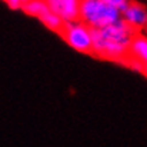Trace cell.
<instances>
[{"mask_svg": "<svg viewBox=\"0 0 147 147\" xmlns=\"http://www.w3.org/2000/svg\"><path fill=\"white\" fill-rule=\"evenodd\" d=\"M80 20L92 29H103L121 20V11L104 0H82Z\"/></svg>", "mask_w": 147, "mask_h": 147, "instance_id": "obj_1", "label": "cell"}, {"mask_svg": "<svg viewBox=\"0 0 147 147\" xmlns=\"http://www.w3.org/2000/svg\"><path fill=\"white\" fill-rule=\"evenodd\" d=\"M60 34L73 50L79 53H93V33L92 27H89L86 23H66Z\"/></svg>", "mask_w": 147, "mask_h": 147, "instance_id": "obj_2", "label": "cell"}, {"mask_svg": "<svg viewBox=\"0 0 147 147\" xmlns=\"http://www.w3.org/2000/svg\"><path fill=\"white\" fill-rule=\"evenodd\" d=\"M50 11L63 19L64 23L77 22L80 19L82 0H45Z\"/></svg>", "mask_w": 147, "mask_h": 147, "instance_id": "obj_3", "label": "cell"}, {"mask_svg": "<svg viewBox=\"0 0 147 147\" xmlns=\"http://www.w3.org/2000/svg\"><path fill=\"white\" fill-rule=\"evenodd\" d=\"M121 19L133 29H142L147 26V9L139 1H130V4L121 11Z\"/></svg>", "mask_w": 147, "mask_h": 147, "instance_id": "obj_4", "label": "cell"}, {"mask_svg": "<svg viewBox=\"0 0 147 147\" xmlns=\"http://www.w3.org/2000/svg\"><path fill=\"white\" fill-rule=\"evenodd\" d=\"M133 59H137L143 63L144 71L143 74L147 76V37L144 36H136L134 40L131 42L130 46V53H129Z\"/></svg>", "mask_w": 147, "mask_h": 147, "instance_id": "obj_5", "label": "cell"}, {"mask_svg": "<svg viewBox=\"0 0 147 147\" xmlns=\"http://www.w3.org/2000/svg\"><path fill=\"white\" fill-rule=\"evenodd\" d=\"M22 10L26 14H29V16H33V17L40 19L45 13L49 11V7H47V3L45 0H30L29 3L24 4V7Z\"/></svg>", "mask_w": 147, "mask_h": 147, "instance_id": "obj_6", "label": "cell"}, {"mask_svg": "<svg viewBox=\"0 0 147 147\" xmlns=\"http://www.w3.org/2000/svg\"><path fill=\"white\" fill-rule=\"evenodd\" d=\"M40 22H42L47 29L53 30V32H59V33H61V30H63V27H64V24H66L61 17H59L57 14H54V13L50 11V10L40 17Z\"/></svg>", "mask_w": 147, "mask_h": 147, "instance_id": "obj_7", "label": "cell"}, {"mask_svg": "<svg viewBox=\"0 0 147 147\" xmlns=\"http://www.w3.org/2000/svg\"><path fill=\"white\" fill-rule=\"evenodd\" d=\"M6 3V6L11 10H20L24 7L26 3H29L30 0H3Z\"/></svg>", "mask_w": 147, "mask_h": 147, "instance_id": "obj_8", "label": "cell"}, {"mask_svg": "<svg viewBox=\"0 0 147 147\" xmlns=\"http://www.w3.org/2000/svg\"><path fill=\"white\" fill-rule=\"evenodd\" d=\"M104 1L109 3L110 6H113L114 9H117L119 11H123L130 4V0H104Z\"/></svg>", "mask_w": 147, "mask_h": 147, "instance_id": "obj_9", "label": "cell"}]
</instances>
